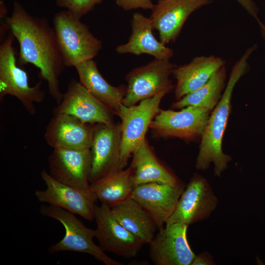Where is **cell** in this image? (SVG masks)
<instances>
[{
    "label": "cell",
    "instance_id": "cell-1",
    "mask_svg": "<svg viewBox=\"0 0 265 265\" xmlns=\"http://www.w3.org/2000/svg\"><path fill=\"white\" fill-rule=\"evenodd\" d=\"M3 21L19 43V64H31L39 69L49 93L58 105L63 95L59 78L66 66L53 27L46 18L32 16L16 0L11 15Z\"/></svg>",
    "mask_w": 265,
    "mask_h": 265
},
{
    "label": "cell",
    "instance_id": "cell-2",
    "mask_svg": "<svg viewBox=\"0 0 265 265\" xmlns=\"http://www.w3.org/2000/svg\"><path fill=\"white\" fill-rule=\"evenodd\" d=\"M257 45L248 48L232 68L221 98L212 111L201 135L196 168L205 170L210 164L214 165L215 176L220 177L232 160L230 156L222 150V140L231 111L234 89L249 69L248 59L257 49Z\"/></svg>",
    "mask_w": 265,
    "mask_h": 265
},
{
    "label": "cell",
    "instance_id": "cell-3",
    "mask_svg": "<svg viewBox=\"0 0 265 265\" xmlns=\"http://www.w3.org/2000/svg\"><path fill=\"white\" fill-rule=\"evenodd\" d=\"M53 23L66 67H75L93 59L102 49V42L80 21V19L69 11L55 13Z\"/></svg>",
    "mask_w": 265,
    "mask_h": 265
},
{
    "label": "cell",
    "instance_id": "cell-4",
    "mask_svg": "<svg viewBox=\"0 0 265 265\" xmlns=\"http://www.w3.org/2000/svg\"><path fill=\"white\" fill-rule=\"evenodd\" d=\"M39 212L43 216L55 219L63 226L65 234L57 243L48 249L49 253L73 251L88 254L106 265H122L108 256L93 241L95 230L88 228L75 214L50 205H42Z\"/></svg>",
    "mask_w": 265,
    "mask_h": 265
},
{
    "label": "cell",
    "instance_id": "cell-5",
    "mask_svg": "<svg viewBox=\"0 0 265 265\" xmlns=\"http://www.w3.org/2000/svg\"><path fill=\"white\" fill-rule=\"evenodd\" d=\"M14 36L10 32L0 45V98L11 95L17 98L31 115L36 112L35 104L44 100L41 81L30 86L26 72L17 64L13 47Z\"/></svg>",
    "mask_w": 265,
    "mask_h": 265
},
{
    "label": "cell",
    "instance_id": "cell-6",
    "mask_svg": "<svg viewBox=\"0 0 265 265\" xmlns=\"http://www.w3.org/2000/svg\"><path fill=\"white\" fill-rule=\"evenodd\" d=\"M172 90L164 89L133 106L121 105L116 114L121 120L120 169L126 166L134 150L145 139L146 132L152 121L160 110L159 106L162 99Z\"/></svg>",
    "mask_w": 265,
    "mask_h": 265
},
{
    "label": "cell",
    "instance_id": "cell-7",
    "mask_svg": "<svg viewBox=\"0 0 265 265\" xmlns=\"http://www.w3.org/2000/svg\"><path fill=\"white\" fill-rule=\"evenodd\" d=\"M176 66L169 60L155 58L145 65L133 69L126 77L123 105L133 106L164 89H173L175 86L170 76Z\"/></svg>",
    "mask_w": 265,
    "mask_h": 265
},
{
    "label": "cell",
    "instance_id": "cell-8",
    "mask_svg": "<svg viewBox=\"0 0 265 265\" xmlns=\"http://www.w3.org/2000/svg\"><path fill=\"white\" fill-rule=\"evenodd\" d=\"M41 178L46 188L35 190L34 194L39 202L65 210L87 220L94 219L98 199L91 188L82 189L64 184L45 170L41 172Z\"/></svg>",
    "mask_w": 265,
    "mask_h": 265
},
{
    "label": "cell",
    "instance_id": "cell-9",
    "mask_svg": "<svg viewBox=\"0 0 265 265\" xmlns=\"http://www.w3.org/2000/svg\"><path fill=\"white\" fill-rule=\"evenodd\" d=\"M94 219L97 225L95 238L103 251L130 259L135 257L144 244L116 220L109 206L96 204Z\"/></svg>",
    "mask_w": 265,
    "mask_h": 265
},
{
    "label": "cell",
    "instance_id": "cell-10",
    "mask_svg": "<svg viewBox=\"0 0 265 265\" xmlns=\"http://www.w3.org/2000/svg\"><path fill=\"white\" fill-rule=\"evenodd\" d=\"M211 111L188 106L179 111L160 109L152 121L150 129L158 136L185 140L201 136Z\"/></svg>",
    "mask_w": 265,
    "mask_h": 265
},
{
    "label": "cell",
    "instance_id": "cell-11",
    "mask_svg": "<svg viewBox=\"0 0 265 265\" xmlns=\"http://www.w3.org/2000/svg\"><path fill=\"white\" fill-rule=\"evenodd\" d=\"M217 199L206 180L195 175L183 190L176 208L165 224L187 225L208 218L215 209Z\"/></svg>",
    "mask_w": 265,
    "mask_h": 265
},
{
    "label": "cell",
    "instance_id": "cell-12",
    "mask_svg": "<svg viewBox=\"0 0 265 265\" xmlns=\"http://www.w3.org/2000/svg\"><path fill=\"white\" fill-rule=\"evenodd\" d=\"M121 130L120 123L94 125L90 147V184L120 169Z\"/></svg>",
    "mask_w": 265,
    "mask_h": 265
},
{
    "label": "cell",
    "instance_id": "cell-13",
    "mask_svg": "<svg viewBox=\"0 0 265 265\" xmlns=\"http://www.w3.org/2000/svg\"><path fill=\"white\" fill-rule=\"evenodd\" d=\"M67 114L83 123L95 125L114 123V114L93 96L79 81L72 79L53 114Z\"/></svg>",
    "mask_w": 265,
    "mask_h": 265
},
{
    "label": "cell",
    "instance_id": "cell-14",
    "mask_svg": "<svg viewBox=\"0 0 265 265\" xmlns=\"http://www.w3.org/2000/svg\"><path fill=\"white\" fill-rule=\"evenodd\" d=\"M49 173L56 180L70 186L89 189L91 168L90 149L55 148L48 157Z\"/></svg>",
    "mask_w": 265,
    "mask_h": 265
},
{
    "label": "cell",
    "instance_id": "cell-15",
    "mask_svg": "<svg viewBox=\"0 0 265 265\" xmlns=\"http://www.w3.org/2000/svg\"><path fill=\"white\" fill-rule=\"evenodd\" d=\"M188 225L173 223L161 227L149 244L150 256L157 265H191L196 255L186 237Z\"/></svg>",
    "mask_w": 265,
    "mask_h": 265
},
{
    "label": "cell",
    "instance_id": "cell-16",
    "mask_svg": "<svg viewBox=\"0 0 265 265\" xmlns=\"http://www.w3.org/2000/svg\"><path fill=\"white\" fill-rule=\"evenodd\" d=\"M212 0H159L150 17L160 41L166 45L174 42L186 21L194 11L208 5Z\"/></svg>",
    "mask_w": 265,
    "mask_h": 265
},
{
    "label": "cell",
    "instance_id": "cell-17",
    "mask_svg": "<svg viewBox=\"0 0 265 265\" xmlns=\"http://www.w3.org/2000/svg\"><path fill=\"white\" fill-rule=\"evenodd\" d=\"M185 188L181 182L175 185L144 184L135 187L131 197L151 216L159 229L172 215Z\"/></svg>",
    "mask_w": 265,
    "mask_h": 265
},
{
    "label": "cell",
    "instance_id": "cell-18",
    "mask_svg": "<svg viewBox=\"0 0 265 265\" xmlns=\"http://www.w3.org/2000/svg\"><path fill=\"white\" fill-rule=\"evenodd\" d=\"M94 127L69 114H53L46 126L44 138L53 149H90Z\"/></svg>",
    "mask_w": 265,
    "mask_h": 265
},
{
    "label": "cell",
    "instance_id": "cell-19",
    "mask_svg": "<svg viewBox=\"0 0 265 265\" xmlns=\"http://www.w3.org/2000/svg\"><path fill=\"white\" fill-rule=\"evenodd\" d=\"M131 26L132 32L128 41L116 48L118 53H131L136 55L147 54L158 59L170 60L172 57L173 50L154 36L150 17L135 12L132 16Z\"/></svg>",
    "mask_w": 265,
    "mask_h": 265
},
{
    "label": "cell",
    "instance_id": "cell-20",
    "mask_svg": "<svg viewBox=\"0 0 265 265\" xmlns=\"http://www.w3.org/2000/svg\"><path fill=\"white\" fill-rule=\"evenodd\" d=\"M225 65V61L214 55L199 56L187 64L176 66L173 75L176 80L175 96L178 100L206 84L213 74Z\"/></svg>",
    "mask_w": 265,
    "mask_h": 265
},
{
    "label": "cell",
    "instance_id": "cell-21",
    "mask_svg": "<svg viewBox=\"0 0 265 265\" xmlns=\"http://www.w3.org/2000/svg\"><path fill=\"white\" fill-rule=\"evenodd\" d=\"M130 165L133 188L142 184L156 183L175 185L179 179L157 158L145 139L133 151Z\"/></svg>",
    "mask_w": 265,
    "mask_h": 265
},
{
    "label": "cell",
    "instance_id": "cell-22",
    "mask_svg": "<svg viewBox=\"0 0 265 265\" xmlns=\"http://www.w3.org/2000/svg\"><path fill=\"white\" fill-rule=\"evenodd\" d=\"M79 82L95 98L116 115L126 93V86L109 84L99 72L96 63L89 60L76 65Z\"/></svg>",
    "mask_w": 265,
    "mask_h": 265
},
{
    "label": "cell",
    "instance_id": "cell-23",
    "mask_svg": "<svg viewBox=\"0 0 265 265\" xmlns=\"http://www.w3.org/2000/svg\"><path fill=\"white\" fill-rule=\"evenodd\" d=\"M116 220L128 231L149 244L158 227L151 216L131 197L111 207Z\"/></svg>",
    "mask_w": 265,
    "mask_h": 265
},
{
    "label": "cell",
    "instance_id": "cell-24",
    "mask_svg": "<svg viewBox=\"0 0 265 265\" xmlns=\"http://www.w3.org/2000/svg\"><path fill=\"white\" fill-rule=\"evenodd\" d=\"M97 199L110 207L130 198L133 189L131 168L109 174L91 184Z\"/></svg>",
    "mask_w": 265,
    "mask_h": 265
},
{
    "label": "cell",
    "instance_id": "cell-25",
    "mask_svg": "<svg viewBox=\"0 0 265 265\" xmlns=\"http://www.w3.org/2000/svg\"><path fill=\"white\" fill-rule=\"evenodd\" d=\"M226 80V69L225 65L215 73L202 87L173 103V107L182 109L188 106H194L212 112L221 98L222 93L225 89Z\"/></svg>",
    "mask_w": 265,
    "mask_h": 265
},
{
    "label": "cell",
    "instance_id": "cell-26",
    "mask_svg": "<svg viewBox=\"0 0 265 265\" xmlns=\"http://www.w3.org/2000/svg\"><path fill=\"white\" fill-rule=\"evenodd\" d=\"M103 0H56V5L66 9L80 19Z\"/></svg>",
    "mask_w": 265,
    "mask_h": 265
},
{
    "label": "cell",
    "instance_id": "cell-27",
    "mask_svg": "<svg viewBox=\"0 0 265 265\" xmlns=\"http://www.w3.org/2000/svg\"><path fill=\"white\" fill-rule=\"evenodd\" d=\"M116 4L126 11L136 9L152 10L154 4L152 0H114Z\"/></svg>",
    "mask_w": 265,
    "mask_h": 265
},
{
    "label": "cell",
    "instance_id": "cell-28",
    "mask_svg": "<svg viewBox=\"0 0 265 265\" xmlns=\"http://www.w3.org/2000/svg\"><path fill=\"white\" fill-rule=\"evenodd\" d=\"M257 22L261 30V34L265 39V25L258 17L259 9L253 0H236Z\"/></svg>",
    "mask_w": 265,
    "mask_h": 265
},
{
    "label": "cell",
    "instance_id": "cell-29",
    "mask_svg": "<svg viewBox=\"0 0 265 265\" xmlns=\"http://www.w3.org/2000/svg\"><path fill=\"white\" fill-rule=\"evenodd\" d=\"M212 256L207 252H203L196 256L191 265H214Z\"/></svg>",
    "mask_w": 265,
    "mask_h": 265
},
{
    "label": "cell",
    "instance_id": "cell-30",
    "mask_svg": "<svg viewBox=\"0 0 265 265\" xmlns=\"http://www.w3.org/2000/svg\"><path fill=\"white\" fill-rule=\"evenodd\" d=\"M7 9L3 0H0V19L4 20L7 17Z\"/></svg>",
    "mask_w": 265,
    "mask_h": 265
}]
</instances>
